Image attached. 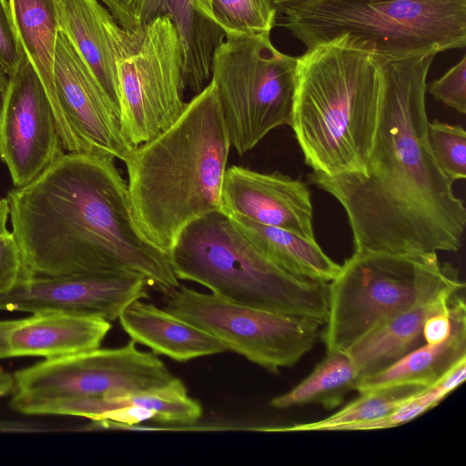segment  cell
Wrapping results in <instances>:
<instances>
[{
  "label": "cell",
  "instance_id": "5bb4252c",
  "mask_svg": "<svg viewBox=\"0 0 466 466\" xmlns=\"http://www.w3.org/2000/svg\"><path fill=\"white\" fill-rule=\"evenodd\" d=\"M55 84L62 113L81 153L125 163L134 147L124 137L119 118L87 64L60 31Z\"/></svg>",
  "mask_w": 466,
  "mask_h": 466
},
{
  "label": "cell",
  "instance_id": "836d02e7",
  "mask_svg": "<svg viewBox=\"0 0 466 466\" xmlns=\"http://www.w3.org/2000/svg\"><path fill=\"white\" fill-rule=\"evenodd\" d=\"M14 389V378L13 374L5 371L2 368H0V398L5 397L7 395H11ZM15 425L8 426L7 423L0 421V431L2 430H15Z\"/></svg>",
  "mask_w": 466,
  "mask_h": 466
},
{
  "label": "cell",
  "instance_id": "52a82bcc",
  "mask_svg": "<svg viewBox=\"0 0 466 466\" xmlns=\"http://www.w3.org/2000/svg\"><path fill=\"white\" fill-rule=\"evenodd\" d=\"M457 270L436 252L354 250L329 282L322 332L327 351H345L382 320L464 289Z\"/></svg>",
  "mask_w": 466,
  "mask_h": 466
},
{
  "label": "cell",
  "instance_id": "d6986e66",
  "mask_svg": "<svg viewBox=\"0 0 466 466\" xmlns=\"http://www.w3.org/2000/svg\"><path fill=\"white\" fill-rule=\"evenodd\" d=\"M451 331L442 342L424 343L388 368L359 380V393L395 386L428 389L466 360V306L461 292L450 306Z\"/></svg>",
  "mask_w": 466,
  "mask_h": 466
},
{
  "label": "cell",
  "instance_id": "484cf974",
  "mask_svg": "<svg viewBox=\"0 0 466 466\" xmlns=\"http://www.w3.org/2000/svg\"><path fill=\"white\" fill-rule=\"evenodd\" d=\"M126 405L152 410L156 412L155 420L162 423L192 424L202 415L200 403L187 395L185 385L178 378L165 386L148 390L97 398L98 418L107 410Z\"/></svg>",
  "mask_w": 466,
  "mask_h": 466
},
{
  "label": "cell",
  "instance_id": "4316f807",
  "mask_svg": "<svg viewBox=\"0 0 466 466\" xmlns=\"http://www.w3.org/2000/svg\"><path fill=\"white\" fill-rule=\"evenodd\" d=\"M211 8L225 35L270 33L279 15L275 0H211Z\"/></svg>",
  "mask_w": 466,
  "mask_h": 466
},
{
  "label": "cell",
  "instance_id": "d590c367",
  "mask_svg": "<svg viewBox=\"0 0 466 466\" xmlns=\"http://www.w3.org/2000/svg\"><path fill=\"white\" fill-rule=\"evenodd\" d=\"M305 0H275L279 15L284 14L285 10L288 9L289 6H292L294 5H297L300 2H303Z\"/></svg>",
  "mask_w": 466,
  "mask_h": 466
},
{
  "label": "cell",
  "instance_id": "7402d4cb",
  "mask_svg": "<svg viewBox=\"0 0 466 466\" xmlns=\"http://www.w3.org/2000/svg\"><path fill=\"white\" fill-rule=\"evenodd\" d=\"M21 46L51 104L66 152L81 153L60 107L55 84V58L59 32L52 0H9Z\"/></svg>",
  "mask_w": 466,
  "mask_h": 466
},
{
  "label": "cell",
  "instance_id": "e575fe53",
  "mask_svg": "<svg viewBox=\"0 0 466 466\" xmlns=\"http://www.w3.org/2000/svg\"><path fill=\"white\" fill-rule=\"evenodd\" d=\"M9 218V205L7 199L0 198V235L9 232L6 228Z\"/></svg>",
  "mask_w": 466,
  "mask_h": 466
},
{
  "label": "cell",
  "instance_id": "1f68e13d",
  "mask_svg": "<svg viewBox=\"0 0 466 466\" xmlns=\"http://www.w3.org/2000/svg\"><path fill=\"white\" fill-rule=\"evenodd\" d=\"M156 412L137 405H126L107 410L94 421L101 427H130L145 420H154Z\"/></svg>",
  "mask_w": 466,
  "mask_h": 466
},
{
  "label": "cell",
  "instance_id": "603a6c76",
  "mask_svg": "<svg viewBox=\"0 0 466 466\" xmlns=\"http://www.w3.org/2000/svg\"><path fill=\"white\" fill-rule=\"evenodd\" d=\"M228 216L257 250L283 271L299 279L326 283L339 273L340 265L333 261L316 241L258 223L243 215Z\"/></svg>",
  "mask_w": 466,
  "mask_h": 466
},
{
  "label": "cell",
  "instance_id": "6da1fadb",
  "mask_svg": "<svg viewBox=\"0 0 466 466\" xmlns=\"http://www.w3.org/2000/svg\"><path fill=\"white\" fill-rule=\"evenodd\" d=\"M435 56L375 60L380 109L365 175H309L343 207L354 250L437 253L461 248L466 209L427 138L425 94Z\"/></svg>",
  "mask_w": 466,
  "mask_h": 466
},
{
  "label": "cell",
  "instance_id": "83f0119b",
  "mask_svg": "<svg viewBox=\"0 0 466 466\" xmlns=\"http://www.w3.org/2000/svg\"><path fill=\"white\" fill-rule=\"evenodd\" d=\"M427 138L431 151L452 182L466 177V131L459 125L439 120L428 122Z\"/></svg>",
  "mask_w": 466,
  "mask_h": 466
},
{
  "label": "cell",
  "instance_id": "5b68a950",
  "mask_svg": "<svg viewBox=\"0 0 466 466\" xmlns=\"http://www.w3.org/2000/svg\"><path fill=\"white\" fill-rule=\"evenodd\" d=\"M283 25L306 47L334 44L394 61L466 46V0H305Z\"/></svg>",
  "mask_w": 466,
  "mask_h": 466
},
{
  "label": "cell",
  "instance_id": "ba28073f",
  "mask_svg": "<svg viewBox=\"0 0 466 466\" xmlns=\"http://www.w3.org/2000/svg\"><path fill=\"white\" fill-rule=\"evenodd\" d=\"M297 57L278 50L270 33L227 35L211 61L231 147L238 155L253 149L271 130L290 126Z\"/></svg>",
  "mask_w": 466,
  "mask_h": 466
},
{
  "label": "cell",
  "instance_id": "7c38bea8",
  "mask_svg": "<svg viewBox=\"0 0 466 466\" xmlns=\"http://www.w3.org/2000/svg\"><path fill=\"white\" fill-rule=\"evenodd\" d=\"M44 86L25 53L8 76L0 110V159L23 187L65 152Z\"/></svg>",
  "mask_w": 466,
  "mask_h": 466
},
{
  "label": "cell",
  "instance_id": "cb8c5ba5",
  "mask_svg": "<svg viewBox=\"0 0 466 466\" xmlns=\"http://www.w3.org/2000/svg\"><path fill=\"white\" fill-rule=\"evenodd\" d=\"M360 375L345 351H327L326 357L298 385L271 400L276 409L318 404L328 410L339 407L355 387Z\"/></svg>",
  "mask_w": 466,
  "mask_h": 466
},
{
  "label": "cell",
  "instance_id": "30bf717a",
  "mask_svg": "<svg viewBox=\"0 0 466 466\" xmlns=\"http://www.w3.org/2000/svg\"><path fill=\"white\" fill-rule=\"evenodd\" d=\"M130 340L122 347L94 349L45 359L13 374L10 408L42 415L61 401L116 397L165 386L176 377L155 352L141 351Z\"/></svg>",
  "mask_w": 466,
  "mask_h": 466
},
{
  "label": "cell",
  "instance_id": "7a4b0ae2",
  "mask_svg": "<svg viewBox=\"0 0 466 466\" xmlns=\"http://www.w3.org/2000/svg\"><path fill=\"white\" fill-rule=\"evenodd\" d=\"M5 198L28 279L133 271L166 295L180 286L139 230L114 159L66 152Z\"/></svg>",
  "mask_w": 466,
  "mask_h": 466
},
{
  "label": "cell",
  "instance_id": "f546056e",
  "mask_svg": "<svg viewBox=\"0 0 466 466\" xmlns=\"http://www.w3.org/2000/svg\"><path fill=\"white\" fill-rule=\"evenodd\" d=\"M28 279L22 253L11 231L0 235V295Z\"/></svg>",
  "mask_w": 466,
  "mask_h": 466
},
{
  "label": "cell",
  "instance_id": "f1b7e54d",
  "mask_svg": "<svg viewBox=\"0 0 466 466\" xmlns=\"http://www.w3.org/2000/svg\"><path fill=\"white\" fill-rule=\"evenodd\" d=\"M429 93L439 102L461 114L466 113V56L439 79L427 85Z\"/></svg>",
  "mask_w": 466,
  "mask_h": 466
},
{
  "label": "cell",
  "instance_id": "4dcf8cb0",
  "mask_svg": "<svg viewBox=\"0 0 466 466\" xmlns=\"http://www.w3.org/2000/svg\"><path fill=\"white\" fill-rule=\"evenodd\" d=\"M24 56L9 0H0V67L10 76L19 66Z\"/></svg>",
  "mask_w": 466,
  "mask_h": 466
},
{
  "label": "cell",
  "instance_id": "4fadbf2b",
  "mask_svg": "<svg viewBox=\"0 0 466 466\" xmlns=\"http://www.w3.org/2000/svg\"><path fill=\"white\" fill-rule=\"evenodd\" d=\"M147 279L133 271L35 277L0 295V311L56 312L108 322L132 301L147 297Z\"/></svg>",
  "mask_w": 466,
  "mask_h": 466
},
{
  "label": "cell",
  "instance_id": "9a60e30c",
  "mask_svg": "<svg viewBox=\"0 0 466 466\" xmlns=\"http://www.w3.org/2000/svg\"><path fill=\"white\" fill-rule=\"evenodd\" d=\"M221 211L283 228L316 241L313 208L307 185L279 172L261 173L232 166L226 169Z\"/></svg>",
  "mask_w": 466,
  "mask_h": 466
},
{
  "label": "cell",
  "instance_id": "d4e9b609",
  "mask_svg": "<svg viewBox=\"0 0 466 466\" xmlns=\"http://www.w3.org/2000/svg\"><path fill=\"white\" fill-rule=\"evenodd\" d=\"M425 390L416 386H395L360 393V397L321 420L268 428V431H346L349 427L383 418L414 395Z\"/></svg>",
  "mask_w": 466,
  "mask_h": 466
},
{
  "label": "cell",
  "instance_id": "277c9868",
  "mask_svg": "<svg viewBox=\"0 0 466 466\" xmlns=\"http://www.w3.org/2000/svg\"><path fill=\"white\" fill-rule=\"evenodd\" d=\"M380 97L379 67L368 53L327 44L297 57L290 126L313 172L365 175Z\"/></svg>",
  "mask_w": 466,
  "mask_h": 466
},
{
  "label": "cell",
  "instance_id": "3957f363",
  "mask_svg": "<svg viewBox=\"0 0 466 466\" xmlns=\"http://www.w3.org/2000/svg\"><path fill=\"white\" fill-rule=\"evenodd\" d=\"M230 147L212 81L173 124L134 147L125 162L130 203L139 230L152 245L169 254L189 223L221 211Z\"/></svg>",
  "mask_w": 466,
  "mask_h": 466
},
{
  "label": "cell",
  "instance_id": "8992f818",
  "mask_svg": "<svg viewBox=\"0 0 466 466\" xmlns=\"http://www.w3.org/2000/svg\"><path fill=\"white\" fill-rule=\"evenodd\" d=\"M178 279L229 302L325 323L329 283L294 277L267 259L222 211L189 223L169 252Z\"/></svg>",
  "mask_w": 466,
  "mask_h": 466
},
{
  "label": "cell",
  "instance_id": "2e32d148",
  "mask_svg": "<svg viewBox=\"0 0 466 466\" xmlns=\"http://www.w3.org/2000/svg\"><path fill=\"white\" fill-rule=\"evenodd\" d=\"M99 1L127 30H135L158 16H169L182 43L185 88L197 95L208 85L213 53L225 37L214 19L211 0Z\"/></svg>",
  "mask_w": 466,
  "mask_h": 466
},
{
  "label": "cell",
  "instance_id": "44dd1931",
  "mask_svg": "<svg viewBox=\"0 0 466 466\" xmlns=\"http://www.w3.org/2000/svg\"><path fill=\"white\" fill-rule=\"evenodd\" d=\"M458 293L442 296L394 314L347 349L345 352L354 364L360 379L388 368L423 345L426 319L435 313L447 310Z\"/></svg>",
  "mask_w": 466,
  "mask_h": 466
},
{
  "label": "cell",
  "instance_id": "e0dca14e",
  "mask_svg": "<svg viewBox=\"0 0 466 466\" xmlns=\"http://www.w3.org/2000/svg\"><path fill=\"white\" fill-rule=\"evenodd\" d=\"M110 329L104 319L56 312L0 319V360L52 359L97 349Z\"/></svg>",
  "mask_w": 466,
  "mask_h": 466
},
{
  "label": "cell",
  "instance_id": "8d00e7d4",
  "mask_svg": "<svg viewBox=\"0 0 466 466\" xmlns=\"http://www.w3.org/2000/svg\"><path fill=\"white\" fill-rule=\"evenodd\" d=\"M8 85V76L5 73V71L0 67V110L2 106V101L5 90Z\"/></svg>",
  "mask_w": 466,
  "mask_h": 466
},
{
  "label": "cell",
  "instance_id": "d6a6232c",
  "mask_svg": "<svg viewBox=\"0 0 466 466\" xmlns=\"http://www.w3.org/2000/svg\"><path fill=\"white\" fill-rule=\"evenodd\" d=\"M451 331V319L449 307L447 310L435 313L426 319L423 326L425 343H441L450 336Z\"/></svg>",
  "mask_w": 466,
  "mask_h": 466
},
{
  "label": "cell",
  "instance_id": "ac0fdd59",
  "mask_svg": "<svg viewBox=\"0 0 466 466\" xmlns=\"http://www.w3.org/2000/svg\"><path fill=\"white\" fill-rule=\"evenodd\" d=\"M59 27L87 64L120 121V100L111 40L114 17L99 0H52Z\"/></svg>",
  "mask_w": 466,
  "mask_h": 466
},
{
  "label": "cell",
  "instance_id": "ffe728a7",
  "mask_svg": "<svg viewBox=\"0 0 466 466\" xmlns=\"http://www.w3.org/2000/svg\"><path fill=\"white\" fill-rule=\"evenodd\" d=\"M132 340L177 361L221 353L226 346L206 330L140 299L128 304L118 317Z\"/></svg>",
  "mask_w": 466,
  "mask_h": 466
},
{
  "label": "cell",
  "instance_id": "9c48e42d",
  "mask_svg": "<svg viewBox=\"0 0 466 466\" xmlns=\"http://www.w3.org/2000/svg\"><path fill=\"white\" fill-rule=\"evenodd\" d=\"M120 100V126L128 143L142 145L173 124L187 102L184 56L178 31L167 15L127 30L111 25Z\"/></svg>",
  "mask_w": 466,
  "mask_h": 466
},
{
  "label": "cell",
  "instance_id": "8fae6325",
  "mask_svg": "<svg viewBox=\"0 0 466 466\" xmlns=\"http://www.w3.org/2000/svg\"><path fill=\"white\" fill-rule=\"evenodd\" d=\"M167 296V311L274 373L299 361L316 344L324 325L309 317L238 305L183 285Z\"/></svg>",
  "mask_w": 466,
  "mask_h": 466
}]
</instances>
